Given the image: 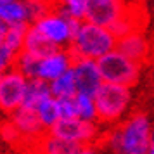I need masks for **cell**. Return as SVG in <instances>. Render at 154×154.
Listing matches in <instances>:
<instances>
[{
	"label": "cell",
	"instance_id": "obj_13",
	"mask_svg": "<svg viewBox=\"0 0 154 154\" xmlns=\"http://www.w3.org/2000/svg\"><path fill=\"white\" fill-rule=\"evenodd\" d=\"M0 21L7 26L14 24H33L35 12L31 4L26 0H17L11 4H0Z\"/></svg>",
	"mask_w": 154,
	"mask_h": 154
},
{
	"label": "cell",
	"instance_id": "obj_25",
	"mask_svg": "<svg viewBox=\"0 0 154 154\" xmlns=\"http://www.w3.org/2000/svg\"><path fill=\"white\" fill-rule=\"evenodd\" d=\"M73 97H75V95H73ZM73 97L57 99L61 119H71V118H76V111H75V100H73Z\"/></svg>",
	"mask_w": 154,
	"mask_h": 154
},
{
	"label": "cell",
	"instance_id": "obj_6",
	"mask_svg": "<svg viewBox=\"0 0 154 154\" xmlns=\"http://www.w3.org/2000/svg\"><path fill=\"white\" fill-rule=\"evenodd\" d=\"M49 133L54 135V137H59V139L82 144V146H94V142H97L100 139L102 130H100L99 123L71 118V119H59L49 130Z\"/></svg>",
	"mask_w": 154,
	"mask_h": 154
},
{
	"label": "cell",
	"instance_id": "obj_1",
	"mask_svg": "<svg viewBox=\"0 0 154 154\" xmlns=\"http://www.w3.org/2000/svg\"><path fill=\"white\" fill-rule=\"evenodd\" d=\"M152 128L151 118L146 112H130L109 132L107 146L112 154H147L151 147Z\"/></svg>",
	"mask_w": 154,
	"mask_h": 154
},
{
	"label": "cell",
	"instance_id": "obj_8",
	"mask_svg": "<svg viewBox=\"0 0 154 154\" xmlns=\"http://www.w3.org/2000/svg\"><path fill=\"white\" fill-rule=\"evenodd\" d=\"M132 11L128 0H88L83 21L111 28L114 23Z\"/></svg>",
	"mask_w": 154,
	"mask_h": 154
},
{
	"label": "cell",
	"instance_id": "obj_20",
	"mask_svg": "<svg viewBox=\"0 0 154 154\" xmlns=\"http://www.w3.org/2000/svg\"><path fill=\"white\" fill-rule=\"evenodd\" d=\"M87 4L88 0H56L54 7L61 11L71 19L76 21H83L85 19V11H87Z\"/></svg>",
	"mask_w": 154,
	"mask_h": 154
},
{
	"label": "cell",
	"instance_id": "obj_4",
	"mask_svg": "<svg viewBox=\"0 0 154 154\" xmlns=\"http://www.w3.org/2000/svg\"><path fill=\"white\" fill-rule=\"evenodd\" d=\"M97 66L102 82L106 83L123 85V87L133 88L142 76V64L126 57L116 49L106 54L104 57H100L97 61Z\"/></svg>",
	"mask_w": 154,
	"mask_h": 154
},
{
	"label": "cell",
	"instance_id": "obj_31",
	"mask_svg": "<svg viewBox=\"0 0 154 154\" xmlns=\"http://www.w3.org/2000/svg\"><path fill=\"white\" fill-rule=\"evenodd\" d=\"M11 2H17V0H0V4H11Z\"/></svg>",
	"mask_w": 154,
	"mask_h": 154
},
{
	"label": "cell",
	"instance_id": "obj_10",
	"mask_svg": "<svg viewBox=\"0 0 154 154\" xmlns=\"http://www.w3.org/2000/svg\"><path fill=\"white\" fill-rule=\"evenodd\" d=\"M73 61H75V57L71 56V52L68 49H57L50 56L38 59L35 78L50 83L56 78L63 76L66 71H69L71 66H73Z\"/></svg>",
	"mask_w": 154,
	"mask_h": 154
},
{
	"label": "cell",
	"instance_id": "obj_21",
	"mask_svg": "<svg viewBox=\"0 0 154 154\" xmlns=\"http://www.w3.org/2000/svg\"><path fill=\"white\" fill-rule=\"evenodd\" d=\"M28 28H29V24H14V26H9L7 33L4 36V43H5L12 52H16V54L23 52L24 36H26Z\"/></svg>",
	"mask_w": 154,
	"mask_h": 154
},
{
	"label": "cell",
	"instance_id": "obj_11",
	"mask_svg": "<svg viewBox=\"0 0 154 154\" xmlns=\"http://www.w3.org/2000/svg\"><path fill=\"white\" fill-rule=\"evenodd\" d=\"M11 123L16 126V130L19 132L21 137L35 140V144L47 133V130L43 128L42 121H40L35 109H28V107L16 109L11 114Z\"/></svg>",
	"mask_w": 154,
	"mask_h": 154
},
{
	"label": "cell",
	"instance_id": "obj_17",
	"mask_svg": "<svg viewBox=\"0 0 154 154\" xmlns=\"http://www.w3.org/2000/svg\"><path fill=\"white\" fill-rule=\"evenodd\" d=\"M49 87H50L52 97H56V99H66V97L76 95V83H75L73 69L66 71L63 76H59L54 82H50Z\"/></svg>",
	"mask_w": 154,
	"mask_h": 154
},
{
	"label": "cell",
	"instance_id": "obj_29",
	"mask_svg": "<svg viewBox=\"0 0 154 154\" xmlns=\"http://www.w3.org/2000/svg\"><path fill=\"white\" fill-rule=\"evenodd\" d=\"M78 154H95V149H94V146H88V147H85L83 151H80Z\"/></svg>",
	"mask_w": 154,
	"mask_h": 154
},
{
	"label": "cell",
	"instance_id": "obj_30",
	"mask_svg": "<svg viewBox=\"0 0 154 154\" xmlns=\"http://www.w3.org/2000/svg\"><path fill=\"white\" fill-rule=\"evenodd\" d=\"M147 154H154V128H152V137H151V147H149Z\"/></svg>",
	"mask_w": 154,
	"mask_h": 154
},
{
	"label": "cell",
	"instance_id": "obj_14",
	"mask_svg": "<svg viewBox=\"0 0 154 154\" xmlns=\"http://www.w3.org/2000/svg\"><path fill=\"white\" fill-rule=\"evenodd\" d=\"M85 147L88 146H82V144H76V142L59 139V137L50 135L49 132L35 144L36 154H78L80 151H83Z\"/></svg>",
	"mask_w": 154,
	"mask_h": 154
},
{
	"label": "cell",
	"instance_id": "obj_9",
	"mask_svg": "<svg viewBox=\"0 0 154 154\" xmlns=\"http://www.w3.org/2000/svg\"><path fill=\"white\" fill-rule=\"evenodd\" d=\"M73 75H75V83H76V94L85 95H95L99 87L104 83L100 71H99L97 61L94 59H75L73 61Z\"/></svg>",
	"mask_w": 154,
	"mask_h": 154
},
{
	"label": "cell",
	"instance_id": "obj_18",
	"mask_svg": "<svg viewBox=\"0 0 154 154\" xmlns=\"http://www.w3.org/2000/svg\"><path fill=\"white\" fill-rule=\"evenodd\" d=\"M35 111H36V114H38L40 121H42L43 128H45L47 132H49L50 128H52V126L61 119V114H59V104H57V99L56 97L45 99V100L36 107Z\"/></svg>",
	"mask_w": 154,
	"mask_h": 154
},
{
	"label": "cell",
	"instance_id": "obj_23",
	"mask_svg": "<svg viewBox=\"0 0 154 154\" xmlns=\"http://www.w3.org/2000/svg\"><path fill=\"white\" fill-rule=\"evenodd\" d=\"M36 64H38V59L33 56H29L26 52H19L17 57H16V64L14 68L19 73H23L28 80H33L36 76Z\"/></svg>",
	"mask_w": 154,
	"mask_h": 154
},
{
	"label": "cell",
	"instance_id": "obj_27",
	"mask_svg": "<svg viewBox=\"0 0 154 154\" xmlns=\"http://www.w3.org/2000/svg\"><path fill=\"white\" fill-rule=\"evenodd\" d=\"M29 4H36V5H45V7H54L56 0H26Z\"/></svg>",
	"mask_w": 154,
	"mask_h": 154
},
{
	"label": "cell",
	"instance_id": "obj_24",
	"mask_svg": "<svg viewBox=\"0 0 154 154\" xmlns=\"http://www.w3.org/2000/svg\"><path fill=\"white\" fill-rule=\"evenodd\" d=\"M16 57H17L16 52H12L4 42L0 43V75H4V73H7V71H11V69H14Z\"/></svg>",
	"mask_w": 154,
	"mask_h": 154
},
{
	"label": "cell",
	"instance_id": "obj_19",
	"mask_svg": "<svg viewBox=\"0 0 154 154\" xmlns=\"http://www.w3.org/2000/svg\"><path fill=\"white\" fill-rule=\"evenodd\" d=\"M73 100H75V111H76L78 119L97 123V109H95V102H94L92 95L76 94L73 97Z\"/></svg>",
	"mask_w": 154,
	"mask_h": 154
},
{
	"label": "cell",
	"instance_id": "obj_12",
	"mask_svg": "<svg viewBox=\"0 0 154 154\" xmlns=\"http://www.w3.org/2000/svg\"><path fill=\"white\" fill-rule=\"evenodd\" d=\"M116 50H119L121 54H125L126 57H130L133 61L144 64V61L149 57V52H151V43H149L146 33L139 29V31H133V33H128V35L118 38Z\"/></svg>",
	"mask_w": 154,
	"mask_h": 154
},
{
	"label": "cell",
	"instance_id": "obj_2",
	"mask_svg": "<svg viewBox=\"0 0 154 154\" xmlns=\"http://www.w3.org/2000/svg\"><path fill=\"white\" fill-rule=\"evenodd\" d=\"M116 40L118 38L112 35L109 28L82 21L68 50L75 59L99 61L100 57H104L106 54L116 49Z\"/></svg>",
	"mask_w": 154,
	"mask_h": 154
},
{
	"label": "cell",
	"instance_id": "obj_16",
	"mask_svg": "<svg viewBox=\"0 0 154 154\" xmlns=\"http://www.w3.org/2000/svg\"><path fill=\"white\" fill-rule=\"evenodd\" d=\"M49 97H52V94H50V87L47 82L38 80V78L28 80V87H26V94H24V100H23L21 107L36 109L45 99Z\"/></svg>",
	"mask_w": 154,
	"mask_h": 154
},
{
	"label": "cell",
	"instance_id": "obj_26",
	"mask_svg": "<svg viewBox=\"0 0 154 154\" xmlns=\"http://www.w3.org/2000/svg\"><path fill=\"white\" fill-rule=\"evenodd\" d=\"M2 137L7 140V142H16V140L21 139V135H19V132L16 130V126L9 121V123H5V125L2 126Z\"/></svg>",
	"mask_w": 154,
	"mask_h": 154
},
{
	"label": "cell",
	"instance_id": "obj_22",
	"mask_svg": "<svg viewBox=\"0 0 154 154\" xmlns=\"http://www.w3.org/2000/svg\"><path fill=\"white\" fill-rule=\"evenodd\" d=\"M109 29H111V33L116 38H121V36L128 35V33H133V31H139L140 23H139V17L135 16V11L132 9L128 14H125L121 19H118V21L114 23Z\"/></svg>",
	"mask_w": 154,
	"mask_h": 154
},
{
	"label": "cell",
	"instance_id": "obj_28",
	"mask_svg": "<svg viewBox=\"0 0 154 154\" xmlns=\"http://www.w3.org/2000/svg\"><path fill=\"white\" fill-rule=\"evenodd\" d=\"M7 24H5V23H2L0 21V43L4 42V36H5V33H7Z\"/></svg>",
	"mask_w": 154,
	"mask_h": 154
},
{
	"label": "cell",
	"instance_id": "obj_5",
	"mask_svg": "<svg viewBox=\"0 0 154 154\" xmlns=\"http://www.w3.org/2000/svg\"><path fill=\"white\" fill-rule=\"evenodd\" d=\"M82 21L71 19L66 14H63L61 11H57L56 7H50L45 14H42L35 23V26L45 38H49L59 49H69L73 36L76 33L78 26Z\"/></svg>",
	"mask_w": 154,
	"mask_h": 154
},
{
	"label": "cell",
	"instance_id": "obj_3",
	"mask_svg": "<svg viewBox=\"0 0 154 154\" xmlns=\"http://www.w3.org/2000/svg\"><path fill=\"white\" fill-rule=\"evenodd\" d=\"M99 125H118L130 114L133 104V92L130 87L102 83L94 95Z\"/></svg>",
	"mask_w": 154,
	"mask_h": 154
},
{
	"label": "cell",
	"instance_id": "obj_7",
	"mask_svg": "<svg viewBox=\"0 0 154 154\" xmlns=\"http://www.w3.org/2000/svg\"><path fill=\"white\" fill-rule=\"evenodd\" d=\"M26 87L28 78L16 68L0 75V111L11 116L16 109H19L24 100Z\"/></svg>",
	"mask_w": 154,
	"mask_h": 154
},
{
	"label": "cell",
	"instance_id": "obj_32",
	"mask_svg": "<svg viewBox=\"0 0 154 154\" xmlns=\"http://www.w3.org/2000/svg\"><path fill=\"white\" fill-rule=\"evenodd\" d=\"M152 12H154V0H152Z\"/></svg>",
	"mask_w": 154,
	"mask_h": 154
},
{
	"label": "cell",
	"instance_id": "obj_15",
	"mask_svg": "<svg viewBox=\"0 0 154 154\" xmlns=\"http://www.w3.org/2000/svg\"><path fill=\"white\" fill-rule=\"evenodd\" d=\"M57 49L59 47H56L49 38H45L33 24H29L28 31H26V36H24L23 52H26V54L36 57V59H43V57L50 56L52 52H56Z\"/></svg>",
	"mask_w": 154,
	"mask_h": 154
}]
</instances>
